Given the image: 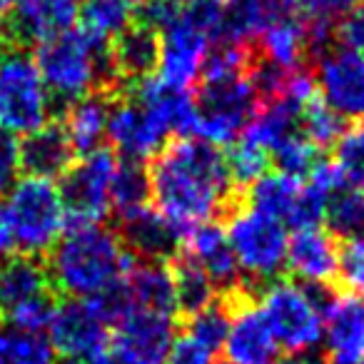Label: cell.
<instances>
[{"label": "cell", "mask_w": 364, "mask_h": 364, "mask_svg": "<svg viewBox=\"0 0 364 364\" xmlns=\"http://www.w3.org/2000/svg\"><path fill=\"white\" fill-rule=\"evenodd\" d=\"M180 252H185L190 259H195L208 272V277L213 279L215 287H223L228 294L240 289V267L232 255V247H230L228 230L223 225L205 223L193 228L182 237Z\"/></svg>", "instance_id": "cell-19"}, {"label": "cell", "mask_w": 364, "mask_h": 364, "mask_svg": "<svg viewBox=\"0 0 364 364\" xmlns=\"http://www.w3.org/2000/svg\"><path fill=\"white\" fill-rule=\"evenodd\" d=\"M277 0H223V41L247 46L282 16Z\"/></svg>", "instance_id": "cell-28"}, {"label": "cell", "mask_w": 364, "mask_h": 364, "mask_svg": "<svg viewBox=\"0 0 364 364\" xmlns=\"http://www.w3.org/2000/svg\"><path fill=\"white\" fill-rule=\"evenodd\" d=\"M115 87H132L157 73L160 36L145 23H130L107 48Z\"/></svg>", "instance_id": "cell-17"}, {"label": "cell", "mask_w": 364, "mask_h": 364, "mask_svg": "<svg viewBox=\"0 0 364 364\" xmlns=\"http://www.w3.org/2000/svg\"><path fill=\"white\" fill-rule=\"evenodd\" d=\"M55 304H58L55 297H53V294H46V297L31 299V302H23V304H16V307L6 309L11 329L43 334V329H48V324H50V317H53V312H55Z\"/></svg>", "instance_id": "cell-40"}, {"label": "cell", "mask_w": 364, "mask_h": 364, "mask_svg": "<svg viewBox=\"0 0 364 364\" xmlns=\"http://www.w3.org/2000/svg\"><path fill=\"white\" fill-rule=\"evenodd\" d=\"M147 175L152 205L180 237L198 225L213 223L235 193L225 155L198 137L165 145Z\"/></svg>", "instance_id": "cell-1"}, {"label": "cell", "mask_w": 364, "mask_h": 364, "mask_svg": "<svg viewBox=\"0 0 364 364\" xmlns=\"http://www.w3.org/2000/svg\"><path fill=\"white\" fill-rule=\"evenodd\" d=\"M82 0H16L11 21V38L41 43L73 31L80 18Z\"/></svg>", "instance_id": "cell-20"}, {"label": "cell", "mask_w": 364, "mask_h": 364, "mask_svg": "<svg viewBox=\"0 0 364 364\" xmlns=\"http://www.w3.org/2000/svg\"><path fill=\"white\" fill-rule=\"evenodd\" d=\"M53 347L48 337L36 332L11 329L0 332V362L3 364H50Z\"/></svg>", "instance_id": "cell-35"}, {"label": "cell", "mask_w": 364, "mask_h": 364, "mask_svg": "<svg viewBox=\"0 0 364 364\" xmlns=\"http://www.w3.org/2000/svg\"><path fill=\"white\" fill-rule=\"evenodd\" d=\"M107 48L110 46L92 41L80 28H73L36 43L33 60L50 95L70 105L92 92H112L115 80L110 73Z\"/></svg>", "instance_id": "cell-3"}, {"label": "cell", "mask_w": 364, "mask_h": 364, "mask_svg": "<svg viewBox=\"0 0 364 364\" xmlns=\"http://www.w3.org/2000/svg\"><path fill=\"white\" fill-rule=\"evenodd\" d=\"M127 299L135 309L175 317L177 312V292L172 267L165 262H140L132 264L125 279Z\"/></svg>", "instance_id": "cell-24"}, {"label": "cell", "mask_w": 364, "mask_h": 364, "mask_svg": "<svg viewBox=\"0 0 364 364\" xmlns=\"http://www.w3.org/2000/svg\"><path fill=\"white\" fill-rule=\"evenodd\" d=\"M135 257L105 225H73L48 252L53 289L68 299H97L125 284Z\"/></svg>", "instance_id": "cell-2"}, {"label": "cell", "mask_w": 364, "mask_h": 364, "mask_svg": "<svg viewBox=\"0 0 364 364\" xmlns=\"http://www.w3.org/2000/svg\"><path fill=\"white\" fill-rule=\"evenodd\" d=\"M0 364H3V362H0Z\"/></svg>", "instance_id": "cell-54"}, {"label": "cell", "mask_w": 364, "mask_h": 364, "mask_svg": "<svg viewBox=\"0 0 364 364\" xmlns=\"http://www.w3.org/2000/svg\"><path fill=\"white\" fill-rule=\"evenodd\" d=\"M324 344L332 364H364V299L334 294L324 299Z\"/></svg>", "instance_id": "cell-16"}, {"label": "cell", "mask_w": 364, "mask_h": 364, "mask_svg": "<svg viewBox=\"0 0 364 364\" xmlns=\"http://www.w3.org/2000/svg\"><path fill=\"white\" fill-rule=\"evenodd\" d=\"M85 364H120V362H117V359L112 357V354L100 352V354H95V357H90V359H87Z\"/></svg>", "instance_id": "cell-49"}, {"label": "cell", "mask_w": 364, "mask_h": 364, "mask_svg": "<svg viewBox=\"0 0 364 364\" xmlns=\"http://www.w3.org/2000/svg\"><path fill=\"white\" fill-rule=\"evenodd\" d=\"M8 43H11V31H8V28L3 26V21H0V55L8 50Z\"/></svg>", "instance_id": "cell-50"}, {"label": "cell", "mask_w": 364, "mask_h": 364, "mask_svg": "<svg viewBox=\"0 0 364 364\" xmlns=\"http://www.w3.org/2000/svg\"><path fill=\"white\" fill-rule=\"evenodd\" d=\"M122 3H125V6H130L132 11H140L142 3H145V0H122Z\"/></svg>", "instance_id": "cell-52"}, {"label": "cell", "mask_w": 364, "mask_h": 364, "mask_svg": "<svg viewBox=\"0 0 364 364\" xmlns=\"http://www.w3.org/2000/svg\"><path fill=\"white\" fill-rule=\"evenodd\" d=\"M287 267L307 287H322L339 274V247L322 228L297 230L287 242Z\"/></svg>", "instance_id": "cell-18"}, {"label": "cell", "mask_w": 364, "mask_h": 364, "mask_svg": "<svg viewBox=\"0 0 364 364\" xmlns=\"http://www.w3.org/2000/svg\"><path fill=\"white\" fill-rule=\"evenodd\" d=\"M279 349L312 354L324 339V299L314 287L274 279L257 302Z\"/></svg>", "instance_id": "cell-5"}, {"label": "cell", "mask_w": 364, "mask_h": 364, "mask_svg": "<svg viewBox=\"0 0 364 364\" xmlns=\"http://www.w3.org/2000/svg\"><path fill=\"white\" fill-rule=\"evenodd\" d=\"M13 8H16V0H0V21H3L8 13H13Z\"/></svg>", "instance_id": "cell-51"}, {"label": "cell", "mask_w": 364, "mask_h": 364, "mask_svg": "<svg viewBox=\"0 0 364 364\" xmlns=\"http://www.w3.org/2000/svg\"><path fill=\"white\" fill-rule=\"evenodd\" d=\"M213 38L180 11L177 21L160 33V60L155 77L177 90H190L203 75Z\"/></svg>", "instance_id": "cell-11"}, {"label": "cell", "mask_w": 364, "mask_h": 364, "mask_svg": "<svg viewBox=\"0 0 364 364\" xmlns=\"http://www.w3.org/2000/svg\"><path fill=\"white\" fill-rule=\"evenodd\" d=\"M18 172H21V160H18V142L11 135L0 132V198L11 193L16 185Z\"/></svg>", "instance_id": "cell-46"}, {"label": "cell", "mask_w": 364, "mask_h": 364, "mask_svg": "<svg viewBox=\"0 0 364 364\" xmlns=\"http://www.w3.org/2000/svg\"><path fill=\"white\" fill-rule=\"evenodd\" d=\"M167 137H170V130L160 112L135 92H130L122 100H112L107 140L120 152L122 160L142 162L147 157H157Z\"/></svg>", "instance_id": "cell-10"}, {"label": "cell", "mask_w": 364, "mask_h": 364, "mask_svg": "<svg viewBox=\"0 0 364 364\" xmlns=\"http://www.w3.org/2000/svg\"><path fill=\"white\" fill-rule=\"evenodd\" d=\"M110 110V92H92V95L80 97V100L68 105L63 130H65L68 140L77 155H90L102 147V140L107 137Z\"/></svg>", "instance_id": "cell-23"}, {"label": "cell", "mask_w": 364, "mask_h": 364, "mask_svg": "<svg viewBox=\"0 0 364 364\" xmlns=\"http://www.w3.org/2000/svg\"><path fill=\"white\" fill-rule=\"evenodd\" d=\"M48 342L60 357L87 362L105 347L107 322L90 299H65L55 304L48 324Z\"/></svg>", "instance_id": "cell-13"}, {"label": "cell", "mask_w": 364, "mask_h": 364, "mask_svg": "<svg viewBox=\"0 0 364 364\" xmlns=\"http://www.w3.org/2000/svg\"><path fill=\"white\" fill-rule=\"evenodd\" d=\"M299 122H302V135L312 142L314 147H327L337 145V140L342 137L344 125L342 117L322 100V97H314L304 105V110L299 112Z\"/></svg>", "instance_id": "cell-36"}, {"label": "cell", "mask_w": 364, "mask_h": 364, "mask_svg": "<svg viewBox=\"0 0 364 364\" xmlns=\"http://www.w3.org/2000/svg\"><path fill=\"white\" fill-rule=\"evenodd\" d=\"M269 160H274L277 172L289 175V177H297V180L307 177L309 172L314 170V165L319 162L317 147H314L304 135H297V132L284 137V140L269 152Z\"/></svg>", "instance_id": "cell-37"}, {"label": "cell", "mask_w": 364, "mask_h": 364, "mask_svg": "<svg viewBox=\"0 0 364 364\" xmlns=\"http://www.w3.org/2000/svg\"><path fill=\"white\" fill-rule=\"evenodd\" d=\"M257 110L250 77L240 80L203 82L195 97V130L198 140L213 147H228L242 137L247 122Z\"/></svg>", "instance_id": "cell-7"}, {"label": "cell", "mask_w": 364, "mask_h": 364, "mask_svg": "<svg viewBox=\"0 0 364 364\" xmlns=\"http://www.w3.org/2000/svg\"><path fill=\"white\" fill-rule=\"evenodd\" d=\"M115 152L100 150L82 155L60 177V198L65 205L68 223L73 225H102L110 213V188L117 170Z\"/></svg>", "instance_id": "cell-9"}, {"label": "cell", "mask_w": 364, "mask_h": 364, "mask_svg": "<svg viewBox=\"0 0 364 364\" xmlns=\"http://www.w3.org/2000/svg\"><path fill=\"white\" fill-rule=\"evenodd\" d=\"M132 8L122 0H82L80 6V31L92 41L110 46L122 31L132 23Z\"/></svg>", "instance_id": "cell-31"}, {"label": "cell", "mask_w": 364, "mask_h": 364, "mask_svg": "<svg viewBox=\"0 0 364 364\" xmlns=\"http://www.w3.org/2000/svg\"><path fill=\"white\" fill-rule=\"evenodd\" d=\"M13 235H11V228H8V220H6V213H3V205H0V259H8V255L13 252Z\"/></svg>", "instance_id": "cell-47"}, {"label": "cell", "mask_w": 364, "mask_h": 364, "mask_svg": "<svg viewBox=\"0 0 364 364\" xmlns=\"http://www.w3.org/2000/svg\"><path fill=\"white\" fill-rule=\"evenodd\" d=\"M213 359H215L213 349L205 347L193 334L182 332V334H177L175 342H172L167 364H213Z\"/></svg>", "instance_id": "cell-45"}, {"label": "cell", "mask_w": 364, "mask_h": 364, "mask_svg": "<svg viewBox=\"0 0 364 364\" xmlns=\"http://www.w3.org/2000/svg\"><path fill=\"white\" fill-rule=\"evenodd\" d=\"M228 327H230V307L228 302H218V299L210 307L190 314L188 322H185V332L193 334L195 339H200L215 354L225 347Z\"/></svg>", "instance_id": "cell-38"}, {"label": "cell", "mask_w": 364, "mask_h": 364, "mask_svg": "<svg viewBox=\"0 0 364 364\" xmlns=\"http://www.w3.org/2000/svg\"><path fill=\"white\" fill-rule=\"evenodd\" d=\"M150 175L142 167V162L120 160L110 188V210L120 220L150 208Z\"/></svg>", "instance_id": "cell-29"}, {"label": "cell", "mask_w": 364, "mask_h": 364, "mask_svg": "<svg viewBox=\"0 0 364 364\" xmlns=\"http://www.w3.org/2000/svg\"><path fill=\"white\" fill-rule=\"evenodd\" d=\"M73 157H75V150H73L63 125L58 122H48L41 130L31 132L18 142L21 170L31 177L55 182V177H63L70 170Z\"/></svg>", "instance_id": "cell-21"}, {"label": "cell", "mask_w": 364, "mask_h": 364, "mask_svg": "<svg viewBox=\"0 0 364 364\" xmlns=\"http://www.w3.org/2000/svg\"><path fill=\"white\" fill-rule=\"evenodd\" d=\"M112 327V357L120 364H167L177 337L172 317L132 307Z\"/></svg>", "instance_id": "cell-12"}, {"label": "cell", "mask_w": 364, "mask_h": 364, "mask_svg": "<svg viewBox=\"0 0 364 364\" xmlns=\"http://www.w3.org/2000/svg\"><path fill=\"white\" fill-rule=\"evenodd\" d=\"M334 147V167L344 188L364 193V122L347 127Z\"/></svg>", "instance_id": "cell-34"}, {"label": "cell", "mask_w": 364, "mask_h": 364, "mask_svg": "<svg viewBox=\"0 0 364 364\" xmlns=\"http://www.w3.org/2000/svg\"><path fill=\"white\" fill-rule=\"evenodd\" d=\"M259 50H262V63L277 68V70H299L307 58V53H312L309 48V31L307 23L297 21V18L282 16L259 36Z\"/></svg>", "instance_id": "cell-25"}, {"label": "cell", "mask_w": 364, "mask_h": 364, "mask_svg": "<svg viewBox=\"0 0 364 364\" xmlns=\"http://www.w3.org/2000/svg\"><path fill=\"white\" fill-rule=\"evenodd\" d=\"M339 279L349 289V294H357L364 299V237L347 240L339 250Z\"/></svg>", "instance_id": "cell-42"}, {"label": "cell", "mask_w": 364, "mask_h": 364, "mask_svg": "<svg viewBox=\"0 0 364 364\" xmlns=\"http://www.w3.org/2000/svg\"><path fill=\"white\" fill-rule=\"evenodd\" d=\"M0 309H3V307H0Z\"/></svg>", "instance_id": "cell-53"}, {"label": "cell", "mask_w": 364, "mask_h": 364, "mask_svg": "<svg viewBox=\"0 0 364 364\" xmlns=\"http://www.w3.org/2000/svg\"><path fill=\"white\" fill-rule=\"evenodd\" d=\"M322 100L339 117H364V55L352 50L324 53L317 65Z\"/></svg>", "instance_id": "cell-15"}, {"label": "cell", "mask_w": 364, "mask_h": 364, "mask_svg": "<svg viewBox=\"0 0 364 364\" xmlns=\"http://www.w3.org/2000/svg\"><path fill=\"white\" fill-rule=\"evenodd\" d=\"M230 327L225 337V354L230 364H277L279 347L264 322L257 304L242 289L228 294Z\"/></svg>", "instance_id": "cell-14"}, {"label": "cell", "mask_w": 364, "mask_h": 364, "mask_svg": "<svg viewBox=\"0 0 364 364\" xmlns=\"http://www.w3.org/2000/svg\"><path fill=\"white\" fill-rule=\"evenodd\" d=\"M53 95L33 55L8 48L0 55V132L31 135L50 122Z\"/></svg>", "instance_id": "cell-6"}, {"label": "cell", "mask_w": 364, "mask_h": 364, "mask_svg": "<svg viewBox=\"0 0 364 364\" xmlns=\"http://www.w3.org/2000/svg\"><path fill=\"white\" fill-rule=\"evenodd\" d=\"M252 65H255L252 48L223 41L218 48H210L208 60H205L203 68V80L205 82L240 80V77L250 75V68Z\"/></svg>", "instance_id": "cell-33"}, {"label": "cell", "mask_w": 364, "mask_h": 364, "mask_svg": "<svg viewBox=\"0 0 364 364\" xmlns=\"http://www.w3.org/2000/svg\"><path fill=\"white\" fill-rule=\"evenodd\" d=\"M304 185L297 177L282 175V172H267L257 182L250 185V205L247 208L267 215L282 225H294L302 205Z\"/></svg>", "instance_id": "cell-26"}, {"label": "cell", "mask_w": 364, "mask_h": 364, "mask_svg": "<svg viewBox=\"0 0 364 364\" xmlns=\"http://www.w3.org/2000/svg\"><path fill=\"white\" fill-rule=\"evenodd\" d=\"M277 364H327V362L322 357H317V354H289V357H284Z\"/></svg>", "instance_id": "cell-48"}, {"label": "cell", "mask_w": 364, "mask_h": 364, "mask_svg": "<svg viewBox=\"0 0 364 364\" xmlns=\"http://www.w3.org/2000/svg\"><path fill=\"white\" fill-rule=\"evenodd\" d=\"M228 160V170L232 177V185L240 188H247L252 182H257L262 175H267V165H269V155L259 147L250 145L245 140H237L230 147Z\"/></svg>", "instance_id": "cell-39"}, {"label": "cell", "mask_w": 364, "mask_h": 364, "mask_svg": "<svg viewBox=\"0 0 364 364\" xmlns=\"http://www.w3.org/2000/svg\"><path fill=\"white\" fill-rule=\"evenodd\" d=\"M172 277H175L177 292V312L195 314L215 302V284L203 267L185 252L172 257Z\"/></svg>", "instance_id": "cell-30"}, {"label": "cell", "mask_w": 364, "mask_h": 364, "mask_svg": "<svg viewBox=\"0 0 364 364\" xmlns=\"http://www.w3.org/2000/svg\"><path fill=\"white\" fill-rule=\"evenodd\" d=\"M13 245L26 257L50 252L53 245L68 230V215L60 190L53 180L43 177H21L6 195L3 203Z\"/></svg>", "instance_id": "cell-4"}, {"label": "cell", "mask_w": 364, "mask_h": 364, "mask_svg": "<svg viewBox=\"0 0 364 364\" xmlns=\"http://www.w3.org/2000/svg\"><path fill=\"white\" fill-rule=\"evenodd\" d=\"M287 16L302 23H329L354 6V0H277Z\"/></svg>", "instance_id": "cell-41"}, {"label": "cell", "mask_w": 364, "mask_h": 364, "mask_svg": "<svg viewBox=\"0 0 364 364\" xmlns=\"http://www.w3.org/2000/svg\"><path fill=\"white\" fill-rule=\"evenodd\" d=\"M324 220L332 228L334 235H342L344 240L364 237V193L352 188H342L334 193L327 203Z\"/></svg>", "instance_id": "cell-32"}, {"label": "cell", "mask_w": 364, "mask_h": 364, "mask_svg": "<svg viewBox=\"0 0 364 364\" xmlns=\"http://www.w3.org/2000/svg\"><path fill=\"white\" fill-rule=\"evenodd\" d=\"M228 240L240 272L255 282L274 279L287 264L289 237L284 225L252 208H240L230 218Z\"/></svg>", "instance_id": "cell-8"}, {"label": "cell", "mask_w": 364, "mask_h": 364, "mask_svg": "<svg viewBox=\"0 0 364 364\" xmlns=\"http://www.w3.org/2000/svg\"><path fill=\"white\" fill-rule=\"evenodd\" d=\"M53 294V284L46 264L36 257H8L0 264V307L11 309L16 304Z\"/></svg>", "instance_id": "cell-27"}, {"label": "cell", "mask_w": 364, "mask_h": 364, "mask_svg": "<svg viewBox=\"0 0 364 364\" xmlns=\"http://www.w3.org/2000/svg\"><path fill=\"white\" fill-rule=\"evenodd\" d=\"M120 225L122 228L117 235L132 257H140L142 262H165L167 257H175L180 252L182 237L155 208L140 210L120 220Z\"/></svg>", "instance_id": "cell-22"}, {"label": "cell", "mask_w": 364, "mask_h": 364, "mask_svg": "<svg viewBox=\"0 0 364 364\" xmlns=\"http://www.w3.org/2000/svg\"><path fill=\"white\" fill-rule=\"evenodd\" d=\"M180 11L182 0H145L137 13H140V23H145L147 28H152L160 36L177 21Z\"/></svg>", "instance_id": "cell-44"}, {"label": "cell", "mask_w": 364, "mask_h": 364, "mask_svg": "<svg viewBox=\"0 0 364 364\" xmlns=\"http://www.w3.org/2000/svg\"><path fill=\"white\" fill-rule=\"evenodd\" d=\"M332 38H337L342 50H352L364 55V3L352 6L347 13H342L337 26L332 28Z\"/></svg>", "instance_id": "cell-43"}]
</instances>
